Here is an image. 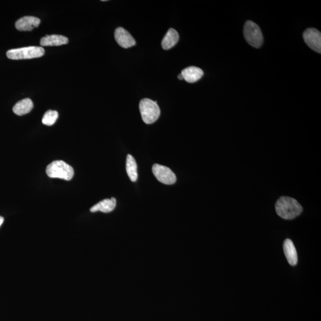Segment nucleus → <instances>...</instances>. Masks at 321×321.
<instances>
[{
    "instance_id": "11",
    "label": "nucleus",
    "mask_w": 321,
    "mask_h": 321,
    "mask_svg": "<svg viewBox=\"0 0 321 321\" xmlns=\"http://www.w3.org/2000/svg\"><path fill=\"white\" fill-rule=\"evenodd\" d=\"M68 43V38L58 35H46L40 41L41 46H60Z\"/></svg>"
},
{
    "instance_id": "18",
    "label": "nucleus",
    "mask_w": 321,
    "mask_h": 321,
    "mask_svg": "<svg viewBox=\"0 0 321 321\" xmlns=\"http://www.w3.org/2000/svg\"><path fill=\"white\" fill-rule=\"evenodd\" d=\"M4 218L0 216V227L2 225V223L4 222Z\"/></svg>"
},
{
    "instance_id": "12",
    "label": "nucleus",
    "mask_w": 321,
    "mask_h": 321,
    "mask_svg": "<svg viewBox=\"0 0 321 321\" xmlns=\"http://www.w3.org/2000/svg\"><path fill=\"white\" fill-rule=\"evenodd\" d=\"M284 252L287 260L291 266H294L297 263L298 258L295 246L290 239H286L283 244Z\"/></svg>"
},
{
    "instance_id": "8",
    "label": "nucleus",
    "mask_w": 321,
    "mask_h": 321,
    "mask_svg": "<svg viewBox=\"0 0 321 321\" xmlns=\"http://www.w3.org/2000/svg\"><path fill=\"white\" fill-rule=\"evenodd\" d=\"M115 40L120 46L124 48H128L136 45V41L131 34L126 29L117 28L114 32Z\"/></svg>"
},
{
    "instance_id": "14",
    "label": "nucleus",
    "mask_w": 321,
    "mask_h": 321,
    "mask_svg": "<svg viewBox=\"0 0 321 321\" xmlns=\"http://www.w3.org/2000/svg\"><path fill=\"white\" fill-rule=\"evenodd\" d=\"M33 107L34 104L32 100L25 98L17 102L13 108V111L17 116H21L30 113Z\"/></svg>"
},
{
    "instance_id": "7",
    "label": "nucleus",
    "mask_w": 321,
    "mask_h": 321,
    "mask_svg": "<svg viewBox=\"0 0 321 321\" xmlns=\"http://www.w3.org/2000/svg\"><path fill=\"white\" fill-rule=\"evenodd\" d=\"M303 39L309 47L318 53L321 52V32L314 28L306 29L303 34Z\"/></svg>"
},
{
    "instance_id": "15",
    "label": "nucleus",
    "mask_w": 321,
    "mask_h": 321,
    "mask_svg": "<svg viewBox=\"0 0 321 321\" xmlns=\"http://www.w3.org/2000/svg\"><path fill=\"white\" fill-rule=\"evenodd\" d=\"M179 40V35L175 29L171 28L162 41L161 46L164 49L168 50L173 48L178 43Z\"/></svg>"
},
{
    "instance_id": "19",
    "label": "nucleus",
    "mask_w": 321,
    "mask_h": 321,
    "mask_svg": "<svg viewBox=\"0 0 321 321\" xmlns=\"http://www.w3.org/2000/svg\"><path fill=\"white\" fill-rule=\"evenodd\" d=\"M178 78L179 80H183V76L181 74V73L178 76Z\"/></svg>"
},
{
    "instance_id": "9",
    "label": "nucleus",
    "mask_w": 321,
    "mask_h": 321,
    "mask_svg": "<svg viewBox=\"0 0 321 321\" xmlns=\"http://www.w3.org/2000/svg\"><path fill=\"white\" fill-rule=\"evenodd\" d=\"M41 23L40 19L34 16H25L15 23V27L19 31H31L38 27Z\"/></svg>"
},
{
    "instance_id": "6",
    "label": "nucleus",
    "mask_w": 321,
    "mask_h": 321,
    "mask_svg": "<svg viewBox=\"0 0 321 321\" xmlns=\"http://www.w3.org/2000/svg\"><path fill=\"white\" fill-rule=\"evenodd\" d=\"M152 172L159 182L162 183L170 185L176 182V176L169 167L155 164L152 167Z\"/></svg>"
},
{
    "instance_id": "13",
    "label": "nucleus",
    "mask_w": 321,
    "mask_h": 321,
    "mask_svg": "<svg viewBox=\"0 0 321 321\" xmlns=\"http://www.w3.org/2000/svg\"><path fill=\"white\" fill-rule=\"evenodd\" d=\"M116 199L114 198H111L110 199H106L93 206L90 211L92 213H95L97 211H101L104 213H110L116 208Z\"/></svg>"
},
{
    "instance_id": "3",
    "label": "nucleus",
    "mask_w": 321,
    "mask_h": 321,
    "mask_svg": "<svg viewBox=\"0 0 321 321\" xmlns=\"http://www.w3.org/2000/svg\"><path fill=\"white\" fill-rule=\"evenodd\" d=\"M141 116L144 122L148 125L154 123L160 116L161 111L157 101L148 98L141 100L139 104Z\"/></svg>"
},
{
    "instance_id": "2",
    "label": "nucleus",
    "mask_w": 321,
    "mask_h": 321,
    "mask_svg": "<svg viewBox=\"0 0 321 321\" xmlns=\"http://www.w3.org/2000/svg\"><path fill=\"white\" fill-rule=\"evenodd\" d=\"M46 175L50 178H58L69 181L74 176V170L70 165L61 160L52 162L47 166Z\"/></svg>"
},
{
    "instance_id": "5",
    "label": "nucleus",
    "mask_w": 321,
    "mask_h": 321,
    "mask_svg": "<svg viewBox=\"0 0 321 321\" xmlns=\"http://www.w3.org/2000/svg\"><path fill=\"white\" fill-rule=\"evenodd\" d=\"M244 35L247 43L255 48L263 45V36L261 29L252 21H247L244 25Z\"/></svg>"
},
{
    "instance_id": "10",
    "label": "nucleus",
    "mask_w": 321,
    "mask_h": 321,
    "mask_svg": "<svg viewBox=\"0 0 321 321\" xmlns=\"http://www.w3.org/2000/svg\"><path fill=\"white\" fill-rule=\"evenodd\" d=\"M181 74L185 81L192 84L201 79L204 75V72L199 67L191 66L183 70Z\"/></svg>"
},
{
    "instance_id": "1",
    "label": "nucleus",
    "mask_w": 321,
    "mask_h": 321,
    "mask_svg": "<svg viewBox=\"0 0 321 321\" xmlns=\"http://www.w3.org/2000/svg\"><path fill=\"white\" fill-rule=\"evenodd\" d=\"M275 211L282 219L292 220L302 213L303 208L295 199L282 196L276 202Z\"/></svg>"
},
{
    "instance_id": "16",
    "label": "nucleus",
    "mask_w": 321,
    "mask_h": 321,
    "mask_svg": "<svg viewBox=\"0 0 321 321\" xmlns=\"http://www.w3.org/2000/svg\"><path fill=\"white\" fill-rule=\"evenodd\" d=\"M126 172L132 182H135L137 181L138 175L137 162L130 154L127 156Z\"/></svg>"
},
{
    "instance_id": "17",
    "label": "nucleus",
    "mask_w": 321,
    "mask_h": 321,
    "mask_svg": "<svg viewBox=\"0 0 321 321\" xmlns=\"http://www.w3.org/2000/svg\"><path fill=\"white\" fill-rule=\"evenodd\" d=\"M58 117L57 111L48 110L44 114L42 122L44 125L51 126L54 125Z\"/></svg>"
},
{
    "instance_id": "4",
    "label": "nucleus",
    "mask_w": 321,
    "mask_h": 321,
    "mask_svg": "<svg viewBox=\"0 0 321 321\" xmlns=\"http://www.w3.org/2000/svg\"><path fill=\"white\" fill-rule=\"evenodd\" d=\"M45 50L41 46H29L8 50L7 56L11 60H25L42 57Z\"/></svg>"
}]
</instances>
